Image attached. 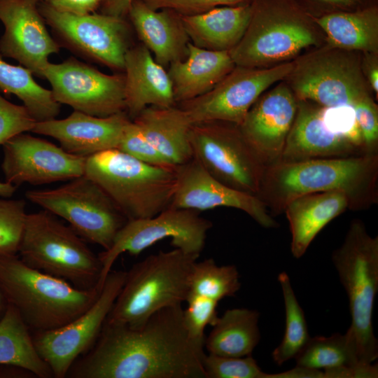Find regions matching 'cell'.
<instances>
[{
  "label": "cell",
  "instance_id": "cell-1",
  "mask_svg": "<svg viewBox=\"0 0 378 378\" xmlns=\"http://www.w3.org/2000/svg\"><path fill=\"white\" fill-rule=\"evenodd\" d=\"M182 305L167 307L141 326L105 321L93 346L66 376L73 378H206L204 346L190 338Z\"/></svg>",
  "mask_w": 378,
  "mask_h": 378
},
{
  "label": "cell",
  "instance_id": "cell-2",
  "mask_svg": "<svg viewBox=\"0 0 378 378\" xmlns=\"http://www.w3.org/2000/svg\"><path fill=\"white\" fill-rule=\"evenodd\" d=\"M341 192L349 209H368L378 202V154L278 162L265 167L256 196L274 218L301 195Z\"/></svg>",
  "mask_w": 378,
  "mask_h": 378
},
{
  "label": "cell",
  "instance_id": "cell-3",
  "mask_svg": "<svg viewBox=\"0 0 378 378\" xmlns=\"http://www.w3.org/2000/svg\"><path fill=\"white\" fill-rule=\"evenodd\" d=\"M0 288L29 329L60 328L85 312L102 288L81 289L34 269L17 255H0Z\"/></svg>",
  "mask_w": 378,
  "mask_h": 378
},
{
  "label": "cell",
  "instance_id": "cell-4",
  "mask_svg": "<svg viewBox=\"0 0 378 378\" xmlns=\"http://www.w3.org/2000/svg\"><path fill=\"white\" fill-rule=\"evenodd\" d=\"M199 256L174 248L134 264L127 272L106 322L137 328L155 312L181 305L189 294L191 274Z\"/></svg>",
  "mask_w": 378,
  "mask_h": 378
},
{
  "label": "cell",
  "instance_id": "cell-5",
  "mask_svg": "<svg viewBox=\"0 0 378 378\" xmlns=\"http://www.w3.org/2000/svg\"><path fill=\"white\" fill-rule=\"evenodd\" d=\"M332 261L349 302L351 323L345 334L358 363L372 364L378 356L372 327L378 290V237L370 236L362 220H354Z\"/></svg>",
  "mask_w": 378,
  "mask_h": 378
},
{
  "label": "cell",
  "instance_id": "cell-6",
  "mask_svg": "<svg viewBox=\"0 0 378 378\" xmlns=\"http://www.w3.org/2000/svg\"><path fill=\"white\" fill-rule=\"evenodd\" d=\"M84 175L108 195L127 220L155 216L172 203L176 167L143 162L118 149L86 158Z\"/></svg>",
  "mask_w": 378,
  "mask_h": 378
},
{
  "label": "cell",
  "instance_id": "cell-7",
  "mask_svg": "<svg viewBox=\"0 0 378 378\" xmlns=\"http://www.w3.org/2000/svg\"><path fill=\"white\" fill-rule=\"evenodd\" d=\"M252 5L248 27L229 51L236 66H273L316 43L312 18L296 0H253Z\"/></svg>",
  "mask_w": 378,
  "mask_h": 378
},
{
  "label": "cell",
  "instance_id": "cell-8",
  "mask_svg": "<svg viewBox=\"0 0 378 378\" xmlns=\"http://www.w3.org/2000/svg\"><path fill=\"white\" fill-rule=\"evenodd\" d=\"M18 253L28 266L78 288L98 286L102 268L99 255L72 227L48 211L27 214Z\"/></svg>",
  "mask_w": 378,
  "mask_h": 378
},
{
  "label": "cell",
  "instance_id": "cell-9",
  "mask_svg": "<svg viewBox=\"0 0 378 378\" xmlns=\"http://www.w3.org/2000/svg\"><path fill=\"white\" fill-rule=\"evenodd\" d=\"M297 100L296 115L279 162L368 154L352 106H323Z\"/></svg>",
  "mask_w": 378,
  "mask_h": 378
},
{
  "label": "cell",
  "instance_id": "cell-10",
  "mask_svg": "<svg viewBox=\"0 0 378 378\" xmlns=\"http://www.w3.org/2000/svg\"><path fill=\"white\" fill-rule=\"evenodd\" d=\"M31 202L67 221L80 237L108 249L127 218L94 181L82 175L57 188L31 190Z\"/></svg>",
  "mask_w": 378,
  "mask_h": 378
},
{
  "label": "cell",
  "instance_id": "cell-11",
  "mask_svg": "<svg viewBox=\"0 0 378 378\" xmlns=\"http://www.w3.org/2000/svg\"><path fill=\"white\" fill-rule=\"evenodd\" d=\"M329 46L293 61L286 78L297 99L323 106L350 105L369 95L358 57Z\"/></svg>",
  "mask_w": 378,
  "mask_h": 378
},
{
  "label": "cell",
  "instance_id": "cell-12",
  "mask_svg": "<svg viewBox=\"0 0 378 378\" xmlns=\"http://www.w3.org/2000/svg\"><path fill=\"white\" fill-rule=\"evenodd\" d=\"M190 142L193 158L212 176L234 189L258 194L266 166L237 125L220 120L193 123Z\"/></svg>",
  "mask_w": 378,
  "mask_h": 378
},
{
  "label": "cell",
  "instance_id": "cell-13",
  "mask_svg": "<svg viewBox=\"0 0 378 378\" xmlns=\"http://www.w3.org/2000/svg\"><path fill=\"white\" fill-rule=\"evenodd\" d=\"M211 227L212 223L200 216L199 211L172 206L152 217L127 220L111 247L98 255L102 267L98 286H103L120 254L138 255L166 238L172 239L175 248L200 255Z\"/></svg>",
  "mask_w": 378,
  "mask_h": 378
},
{
  "label": "cell",
  "instance_id": "cell-14",
  "mask_svg": "<svg viewBox=\"0 0 378 378\" xmlns=\"http://www.w3.org/2000/svg\"><path fill=\"white\" fill-rule=\"evenodd\" d=\"M39 10L61 47L123 72L125 55L130 47V28L123 18L105 13L74 15L46 4Z\"/></svg>",
  "mask_w": 378,
  "mask_h": 378
},
{
  "label": "cell",
  "instance_id": "cell-15",
  "mask_svg": "<svg viewBox=\"0 0 378 378\" xmlns=\"http://www.w3.org/2000/svg\"><path fill=\"white\" fill-rule=\"evenodd\" d=\"M127 272L111 271L98 298L82 314L67 324L32 336L36 349L53 377L64 378L74 363L95 343L124 284Z\"/></svg>",
  "mask_w": 378,
  "mask_h": 378
},
{
  "label": "cell",
  "instance_id": "cell-16",
  "mask_svg": "<svg viewBox=\"0 0 378 378\" xmlns=\"http://www.w3.org/2000/svg\"><path fill=\"white\" fill-rule=\"evenodd\" d=\"M293 61L267 68L235 67L210 91L179 103L192 123L220 120L239 125L256 100L271 85L284 80Z\"/></svg>",
  "mask_w": 378,
  "mask_h": 378
},
{
  "label": "cell",
  "instance_id": "cell-17",
  "mask_svg": "<svg viewBox=\"0 0 378 378\" xmlns=\"http://www.w3.org/2000/svg\"><path fill=\"white\" fill-rule=\"evenodd\" d=\"M43 78L50 83L55 101L74 111L97 117L125 111L124 74H106L69 57L57 64L49 62Z\"/></svg>",
  "mask_w": 378,
  "mask_h": 378
},
{
  "label": "cell",
  "instance_id": "cell-18",
  "mask_svg": "<svg viewBox=\"0 0 378 378\" xmlns=\"http://www.w3.org/2000/svg\"><path fill=\"white\" fill-rule=\"evenodd\" d=\"M2 148L1 167L5 181L17 187L69 181L85 172L87 158L26 132L12 137Z\"/></svg>",
  "mask_w": 378,
  "mask_h": 378
},
{
  "label": "cell",
  "instance_id": "cell-19",
  "mask_svg": "<svg viewBox=\"0 0 378 378\" xmlns=\"http://www.w3.org/2000/svg\"><path fill=\"white\" fill-rule=\"evenodd\" d=\"M36 4L31 0H0V21L4 26L0 55L43 78L50 55L59 52L61 46L48 32Z\"/></svg>",
  "mask_w": 378,
  "mask_h": 378
},
{
  "label": "cell",
  "instance_id": "cell-20",
  "mask_svg": "<svg viewBox=\"0 0 378 378\" xmlns=\"http://www.w3.org/2000/svg\"><path fill=\"white\" fill-rule=\"evenodd\" d=\"M176 188L169 206L197 211L220 206L230 207L246 213L263 227L279 226L256 195L223 183L194 158L176 166Z\"/></svg>",
  "mask_w": 378,
  "mask_h": 378
},
{
  "label": "cell",
  "instance_id": "cell-21",
  "mask_svg": "<svg viewBox=\"0 0 378 378\" xmlns=\"http://www.w3.org/2000/svg\"><path fill=\"white\" fill-rule=\"evenodd\" d=\"M297 108L298 100L290 88L280 83L262 94L238 125L266 167L280 160Z\"/></svg>",
  "mask_w": 378,
  "mask_h": 378
},
{
  "label": "cell",
  "instance_id": "cell-22",
  "mask_svg": "<svg viewBox=\"0 0 378 378\" xmlns=\"http://www.w3.org/2000/svg\"><path fill=\"white\" fill-rule=\"evenodd\" d=\"M130 120L125 111L97 117L74 111L64 119L36 122L31 132L52 137L65 151L88 158L117 149L124 129Z\"/></svg>",
  "mask_w": 378,
  "mask_h": 378
},
{
  "label": "cell",
  "instance_id": "cell-23",
  "mask_svg": "<svg viewBox=\"0 0 378 378\" xmlns=\"http://www.w3.org/2000/svg\"><path fill=\"white\" fill-rule=\"evenodd\" d=\"M123 74L125 111L132 120L148 106L175 105L167 71L143 43L130 46L126 52Z\"/></svg>",
  "mask_w": 378,
  "mask_h": 378
},
{
  "label": "cell",
  "instance_id": "cell-24",
  "mask_svg": "<svg viewBox=\"0 0 378 378\" xmlns=\"http://www.w3.org/2000/svg\"><path fill=\"white\" fill-rule=\"evenodd\" d=\"M173 13L153 9L142 0H133L127 12L138 37L163 67L184 59L190 41L181 15Z\"/></svg>",
  "mask_w": 378,
  "mask_h": 378
},
{
  "label": "cell",
  "instance_id": "cell-25",
  "mask_svg": "<svg viewBox=\"0 0 378 378\" xmlns=\"http://www.w3.org/2000/svg\"><path fill=\"white\" fill-rule=\"evenodd\" d=\"M229 51H214L188 43L186 57L172 63L167 71L176 103L210 91L234 67Z\"/></svg>",
  "mask_w": 378,
  "mask_h": 378
},
{
  "label": "cell",
  "instance_id": "cell-26",
  "mask_svg": "<svg viewBox=\"0 0 378 378\" xmlns=\"http://www.w3.org/2000/svg\"><path fill=\"white\" fill-rule=\"evenodd\" d=\"M349 206L345 195L337 191L306 194L290 201L284 213L289 223L293 257L301 258L321 230Z\"/></svg>",
  "mask_w": 378,
  "mask_h": 378
},
{
  "label": "cell",
  "instance_id": "cell-27",
  "mask_svg": "<svg viewBox=\"0 0 378 378\" xmlns=\"http://www.w3.org/2000/svg\"><path fill=\"white\" fill-rule=\"evenodd\" d=\"M252 12L251 2L181 15V20L189 40L195 46L209 50L230 51L243 37Z\"/></svg>",
  "mask_w": 378,
  "mask_h": 378
},
{
  "label": "cell",
  "instance_id": "cell-28",
  "mask_svg": "<svg viewBox=\"0 0 378 378\" xmlns=\"http://www.w3.org/2000/svg\"><path fill=\"white\" fill-rule=\"evenodd\" d=\"M132 121L144 136L174 166L193 159L190 142L192 125L186 112L180 107L150 106Z\"/></svg>",
  "mask_w": 378,
  "mask_h": 378
},
{
  "label": "cell",
  "instance_id": "cell-29",
  "mask_svg": "<svg viewBox=\"0 0 378 378\" xmlns=\"http://www.w3.org/2000/svg\"><path fill=\"white\" fill-rule=\"evenodd\" d=\"M326 34L329 46L349 51L377 54L378 7L339 10L312 17Z\"/></svg>",
  "mask_w": 378,
  "mask_h": 378
},
{
  "label": "cell",
  "instance_id": "cell-30",
  "mask_svg": "<svg viewBox=\"0 0 378 378\" xmlns=\"http://www.w3.org/2000/svg\"><path fill=\"white\" fill-rule=\"evenodd\" d=\"M259 317V312L253 309L226 310L218 316L205 337L204 347L208 354L225 357L251 356L260 339Z\"/></svg>",
  "mask_w": 378,
  "mask_h": 378
},
{
  "label": "cell",
  "instance_id": "cell-31",
  "mask_svg": "<svg viewBox=\"0 0 378 378\" xmlns=\"http://www.w3.org/2000/svg\"><path fill=\"white\" fill-rule=\"evenodd\" d=\"M29 330L18 311L8 304L0 319V365L21 368L39 378L53 377L37 352Z\"/></svg>",
  "mask_w": 378,
  "mask_h": 378
},
{
  "label": "cell",
  "instance_id": "cell-32",
  "mask_svg": "<svg viewBox=\"0 0 378 378\" xmlns=\"http://www.w3.org/2000/svg\"><path fill=\"white\" fill-rule=\"evenodd\" d=\"M30 70L6 62L0 55V90L20 99L36 122L56 118L61 104L50 90L39 85Z\"/></svg>",
  "mask_w": 378,
  "mask_h": 378
},
{
  "label": "cell",
  "instance_id": "cell-33",
  "mask_svg": "<svg viewBox=\"0 0 378 378\" xmlns=\"http://www.w3.org/2000/svg\"><path fill=\"white\" fill-rule=\"evenodd\" d=\"M285 308V330L279 345L272 351L274 362L282 365L285 362L295 358L309 341L307 324L304 313L300 307L290 278L286 272L278 276Z\"/></svg>",
  "mask_w": 378,
  "mask_h": 378
},
{
  "label": "cell",
  "instance_id": "cell-34",
  "mask_svg": "<svg viewBox=\"0 0 378 378\" xmlns=\"http://www.w3.org/2000/svg\"><path fill=\"white\" fill-rule=\"evenodd\" d=\"M295 359L297 367L317 370L361 365L346 335L340 333L310 337Z\"/></svg>",
  "mask_w": 378,
  "mask_h": 378
},
{
  "label": "cell",
  "instance_id": "cell-35",
  "mask_svg": "<svg viewBox=\"0 0 378 378\" xmlns=\"http://www.w3.org/2000/svg\"><path fill=\"white\" fill-rule=\"evenodd\" d=\"M241 287L234 265L218 266L213 258L195 262L190 277L189 295L205 297L219 302L234 297Z\"/></svg>",
  "mask_w": 378,
  "mask_h": 378
},
{
  "label": "cell",
  "instance_id": "cell-36",
  "mask_svg": "<svg viewBox=\"0 0 378 378\" xmlns=\"http://www.w3.org/2000/svg\"><path fill=\"white\" fill-rule=\"evenodd\" d=\"M27 214L24 200L0 197V255L18 253Z\"/></svg>",
  "mask_w": 378,
  "mask_h": 378
},
{
  "label": "cell",
  "instance_id": "cell-37",
  "mask_svg": "<svg viewBox=\"0 0 378 378\" xmlns=\"http://www.w3.org/2000/svg\"><path fill=\"white\" fill-rule=\"evenodd\" d=\"M202 365L206 378H272L251 356L225 357L204 354Z\"/></svg>",
  "mask_w": 378,
  "mask_h": 378
},
{
  "label": "cell",
  "instance_id": "cell-38",
  "mask_svg": "<svg viewBox=\"0 0 378 378\" xmlns=\"http://www.w3.org/2000/svg\"><path fill=\"white\" fill-rule=\"evenodd\" d=\"M186 302L188 306L183 311L186 328L190 338L204 347V332L205 328L212 326L218 318V302L197 295H189Z\"/></svg>",
  "mask_w": 378,
  "mask_h": 378
},
{
  "label": "cell",
  "instance_id": "cell-39",
  "mask_svg": "<svg viewBox=\"0 0 378 378\" xmlns=\"http://www.w3.org/2000/svg\"><path fill=\"white\" fill-rule=\"evenodd\" d=\"M117 149L151 165L175 167L144 136L132 120L125 126Z\"/></svg>",
  "mask_w": 378,
  "mask_h": 378
},
{
  "label": "cell",
  "instance_id": "cell-40",
  "mask_svg": "<svg viewBox=\"0 0 378 378\" xmlns=\"http://www.w3.org/2000/svg\"><path fill=\"white\" fill-rule=\"evenodd\" d=\"M36 122L23 104H13L0 95V146L19 134L31 132Z\"/></svg>",
  "mask_w": 378,
  "mask_h": 378
},
{
  "label": "cell",
  "instance_id": "cell-41",
  "mask_svg": "<svg viewBox=\"0 0 378 378\" xmlns=\"http://www.w3.org/2000/svg\"><path fill=\"white\" fill-rule=\"evenodd\" d=\"M368 154H378V107L370 94L353 104Z\"/></svg>",
  "mask_w": 378,
  "mask_h": 378
},
{
  "label": "cell",
  "instance_id": "cell-42",
  "mask_svg": "<svg viewBox=\"0 0 378 378\" xmlns=\"http://www.w3.org/2000/svg\"><path fill=\"white\" fill-rule=\"evenodd\" d=\"M150 8L169 9L180 15L202 13L223 6H235L248 0H142Z\"/></svg>",
  "mask_w": 378,
  "mask_h": 378
},
{
  "label": "cell",
  "instance_id": "cell-43",
  "mask_svg": "<svg viewBox=\"0 0 378 378\" xmlns=\"http://www.w3.org/2000/svg\"><path fill=\"white\" fill-rule=\"evenodd\" d=\"M46 2L59 11L86 15L94 12L103 0H46Z\"/></svg>",
  "mask_w": 378,
  "mask_h": 378
},
{
  "label": "cell",
  "instance_id": "cell-44",
  "mask_svg": "<svg viewBox=\"0 0 378 378\" xmlns=\"http://www.w3.org/2000/svg\"><path fill=\"white\" fill-rule=\"evenodd\" d=\"M324 378L377 377V366L372 364L340 366L326 369Z\"/></svg>",
  "mask_w": 378,
  "mask_h": 378
},
{
  "label": "cell",
  "instance_id": "cell-45",
  "mask_svg": "<svg viewBox=\"0 0 378 378\" xmlns=\"http://www.w3.org/2000/svg\"><path fill=\"white\" fill-rule=\"evenodd\" d=\"M133 0H105L103 13L123 18Z\"/></svg>",
  "mask_w": 378,
  "mask_h": 378
},
{
  "label": "cell",
  "instance_id": "cell-46",
  "mask_svg": "<svg viewBox=\"0 0 378 378\" xmlns=\"http://www.w3.org/2000/svg\"><path fill=\"white\" fill-rule=\"evenodd\" d=\"M329 7L335 8V11L354 10L360 9L365 0H312Z\"/></svg>",
  "mask_w": 378,
  "mask_h": 378
},
{
  "label": "cell",
  "instance_id": "cell-47",
  "mask_svg": "<svg viewBox=\"0 0 378 378\" xmlns=\"http://www.w3.org/2000/svg\"><path fill=\"white\" fill-rule=\"evenodd\" d=\"M367 77L368 82L374 91L377 94L378 93V68L377 63L373 64L368 68Z\"/></svg>",
  "mask_w": 378,
  "mask_h": 378
},
{
  "label": "cell",
  "instance_id": "cell-48",
  "mask_svg": "<svg viewBox=\"0 0 378 378\" xmlns=\"http://www.w3.org/2000/svg\"><path fill=\"white\" fill-rule=\"evenodd\" d=\"M18 187L6 181H0V197H11L15 192Z\"/></svg>",
  "mask_w": 378,
  "mask_h": 378
},
{
  "label": "cell",
  "instance_id": "cell-49",
  "mask_svg": "<svg viewBox=\"0 0 378 378\" xmlns=\"http://www.w3.org/2000/svg\"><path fill=\"white\" fill-rule=\"evenodd\" d=\"M7 307L8 302L1 291V289L0 288V319L4 314Z\"/></svg>",
  "mask_w": 378,
  "mask_h": 378
},
{
  "label": "cell",
  "instance_id": "cell-50",
  "mask_svg": "<svg viewBox=\"0 0 378 378\" xmlns=\"http://www.w3.org/2000/svg\"><path fill=\"white\" fill-rule=\"evenodd\" d=\"M31 1H35V2L38 3L41 0H31Z\"/></svg>",
  "mask_w": 378,
  "mask_h": 378
},
{
  "label": "cell",
  "instance_id": "cell-51",
  "mask_svg": "<svg viewBox=\"0 0 378 378\" xmlns=\"http://www.w3.org/2000/svg\"><path fill=\"white\" fill-rule=\"evenodd\" d=\"M105 0H103V2Z\"/></svg>",
  "mask_w": 378,
  "mask_h": 378
}]
</instances>
